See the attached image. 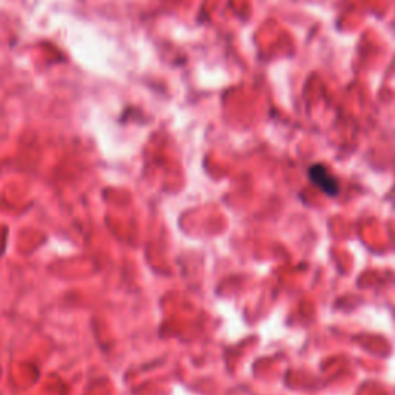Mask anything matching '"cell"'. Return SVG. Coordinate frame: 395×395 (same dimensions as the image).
I'll return each mask as SVG.
<instances>
[{
  "mask_svg": "<svg viewBox=\"0 0 395 395\" xmlns=\"http://www.w3.org/2000/svg\"><path fill=\"white\" fill-rule=\"evenodd\" d=\"M309 178L321 191L329 196H337L340 186L337 179L332 177L326 167L321 164H313L309 169Z\"/></svg>",
  "mask_w": 395,
  "mask_h": 395,
  "instance_id": "obj_1",
  "label": "cell"
}]
</instances>
